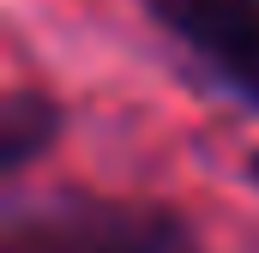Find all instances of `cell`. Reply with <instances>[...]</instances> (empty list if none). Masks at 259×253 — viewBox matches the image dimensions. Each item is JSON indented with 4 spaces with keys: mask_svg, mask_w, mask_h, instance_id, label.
I'll return each instance as SVG.
<instances>
[{
    "mask_svg": "<svg viewBox=\"0 0 259 253\" xmlns=\"http://www.w3.org/2000/svg\"><path fill=\"white\" fill-rule=\"evenodd\" d=\"M151 12L205 66H217L241 97L259 103V0H151Z\"/></svg>",
    "mask_w": 259,
    "mask_h": 253,
    "instance_id": "cell-1",
    "label": "cell"
},
{
    "mask_svg": "<svg viewBox=\"0 0 259 253\" xmlns=\"http://www.w3.org/2000/svg\"><path fill=\"white\" fill-rule=\"evenodd\" d=\"M49 126H55L49 103H36V97H12V103H6V157H12V163H24Z\"/></svg>",
    "mask_w": 259,
    "mask_h": 253,
    "instance_id": "cell-2",
    "label": "cell"
},
{
    "mask_svg": "<svg viewBox=\"0 0 259 253\" xmlns=\"http://www.w3.org/2000/svg\"><path fill=\"white\" fill-rule=\"evenodd\" d=\"M253 181H259V157H253Z\"/></svg>",
    "mask_w": 259,
    "mask_h": 253,
    "instance_id": "cell-3",
    "label": "cell"
}]
</instances>
